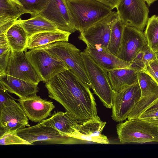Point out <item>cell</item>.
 I'll return each instance as SVG.
<instances>
[{
	"label": "cell",
	"instance_id": "cell-1",
	"mask_svg": "<svg viewBox=\"0 0 158 158\" xmlns=\"http://www.w3.org/2000/svg\"><path fill=\"white\" fill-rule=\"evenodd\" d=\"M48 96L61 105L79 122L100 118L90 88L69 70L57 74L45 83Z\"/></svg>",
	"mask_w": 158,
	"mask_h": 158
},
{
	"label": "cell",
	"instance_id": "cell-2",
	"mask_svg": "<svg viewBox=\"0 0 158 158\" xmlns=\"http://www.w3.org/2000/svg\"><path fill=\"white\" fill-rule=\"evenodd\" d=\"M71 22L81 33L104 18L112 10L95 0H65Z\"/></svg>",
	"mask_w": 158,
	"mask_h": 158
},
{
	"label": "cell",
	"instance_id": "cell-3",
	"mask_svg": "<svg viewBox=\"0 0 158 158\" xmlns=\"http://www.w3.org/2000/svg\"><path fill=\"white\" fill-rule=\"evenodd\" d=\"M44 49L64 62L83 83L93 89L81 50L68 42L60 41L37 48Z\"/></svg>",
	"mask_w": 158,
	"mask_h": 158
},
{
	"label": "cell",
	"instance_id": "cell-4",
	"mask_svg": "<svg viewBox=\"0 0 158 158\" xmlns=\"http://www.w3.org/2000/svg\"><path fill=\"white\" fill-rule=\"evenodd\" d=\"M116 131L122 144L158 142V127L138 118L119 123Z\"/></svg>",
	"mask_w": 158,
	"mask_h": 158
},
{
	"label": "cell",
	"instance_id": "cell-5",
	"mask_svg": "<svg viewBox=\"0 0 158 158\" xmlns=\"http://www.w3.org/2000/svg\"><path fill=\"white\" fill-rule=\"evenodd\" d=\"M18 135L31 145L36 142L50 144H72L83 143L84 141L64 135L44 120L35 125L17 131Z\"/></svg>",
	"mask_w": 158,
	"mask_h": 158
},
{
	"label": "cell",
	"instance_id": "cell-6",
	"mask_svg": "<svg viewBox=\"0 0 158 158\" xmlns=\"http://www.w3.org/2000/svg\"><path fill=\"white\" fill-rule=\"evenodd\" d=\"M86 71L92 85L94 94L107 108L112 109L114 91L110 83L107 72L97 64L84 52H81Z\"/></svg>",
	"mask_w": 158,
	"mask_h": 158
},
{
	"label": "cell",
	"instance_id": "cell-7",
	"mask_svg": "<svg viewBox=\"0 0 158 158\" xmlns=\"http://www.w3.org/2000/svg\"><path fill=\"white\" fill-rule=\"evenodd\" d=\"M25 54L40 81L44 83L60 73L69 70L64 62L44 49L36 48L25 52Z\"/></svg>",
	"mask_w": 158,
	"mask_h": 158
},
{
	"label": "cell",
	"instance_id": "cell-8",
	"mask_svg": "<svg viewBox=\"0 0 158 158\" xmlns=\"http://www.w3.org/2000/svg\"><path fill=\"white\" fill-rule=\"evenodd\" d=\"M116 8L124 25L143 31L149 12L144 0H120Z\"/></svg>",
	"mask_w": 158,
	"mask_h": 158
},
{
	"label": "cell",
	"instance_id": "cell-9",
	"mask_svg": "<svg viewBox=\"0 0 158 158\" xmlns=\"http://www.w3.org/2000/svg\"><path fill=\"white\" fill-rule=\"evenodd\" d=\"M141 92L138 82L118 92L114 91L112 119L121 122L127 118L140 99Z\"/></svg>",
	"mask_w": 158,
	"mask_h": 158
},
{
	"label": "cell",
	"instance_id": "cell-10",
	"mask_svg": "<svg viewBox=\"0 0 158 158\" xmlns=\"http://www.w3.org/2000/svg\"><path fill=\"white\" fill-rule=\"evenodd\" d=\"M120 19L115 11L107 16L80 33L78 38L94 46L108 47L111 30L114 24Z\"/></svg>",
	"mask_w": 158,
	"mask_h": 158
},
{
	"label": "cell",
	"instance_id": "cell-11",
	"mask_svg": "<svg viewBox=\"0 0 158 158\" xmlns=\"http://www.w3.org/2000/svg\"><path fill=\"white\" fill-rule=\"evenodd\" d=\"M148 45L144 33L135 27L125 25L117 57L132 63L137 54Z\"/></svg>",
	"mask_w": 158,
	"mask_h": 158
},
{
	"label": "cell",
	"instance_id": "cell-12",
	"mask_svg": "<svg viewBox=\"0 0 158 158\" xmlns=\"http://www.w3.org/2000/svg\"><path fill=\"white\" fill-rule=\"evenodd\" d=\"M141 92L140 100L128 115V119L138 118L140 115L158 98V84L148 74L137 73Z\"/></svg>",
	"mask_w": 158,
	"mask_h": 158
},
{
	"label": "cell",
	"instance_id": "cell-13",
	"mask_svg": "<svg viewBox=\"0 0 158 158\" xmlns=\"http://www.w3.org/2000/svg\"><path fill=\"white\" fill-rule=\"evenodd\" d=\"M24 52L12 50L6 69V75L37 85L40 81Z\"/></svg>",
	"mask_w": 158,
	"mask_h": 158
},
{
	"label": "cell",
	"instance_id": "cell-14",
	"mask_svg": "<svg viewBox=\"0 0 158 158\" xmlns=\"http://www.w3.org/2000/svg\"><path fill=\"white\" fill-rule=\"evenodd\" d=\"M10 100L0 109V131H18L29 127L28 118L19 103Z\"/></svg>",
	"mask_w": 158,
	"mask_h": 158
},
{
	"label": "cell",
	"instance_id": "cell-15",
	"mask_svg": "<svg viewBox=\"0 0 158 158\" xmlns=\"http://www.w3.org/2000/svg\"><path fill=\"white\" fill-rule=\"evenodd\" d=\"M38 15L51 22L59 30L72 33L77 31L71 22L65 0H49Z\"/></svg>",
	"mask_w": 158,
	"mask_h": 158
},
{
	"label": "cell",
	"instance_id": "cell-16",
	"mask_svg": "<svg viewBox=\"0 0 158 158\" xmlns=\"http://www.w3.org/2000/svg\"><path fill=\"white\" fill-rule=\"evenodd\" d=\"M17 100L28 118L35 123L47 119L55 108L52 102L42 99L36 94Z\"/></svg>",
	"mask_w": 158,
	"mask_h": 158
},
{
	"label": "cell",
	"instance_id": "cell-17",
	"mask_svg": "<svg viewBox=\"0 0 158 158\" xmlns=\"http://www.w3.org/2000/svg\"><path fill=\"white\" fill-rule=\"evenodd\" d=\"M86 45L84 52L102 69L107 72L115 69L130 68L131 63L124 61L114 55L108 48L92 46L84 40Z\"/></svg>",
	"mask_w": 158,
	"mask_h": 158
},
{
	"label": "cell",
	"instance_id": "cell-18",
	"mask_svg": "<svg viewBox=\"0 0 158 158\" xmlns=\"http://www.w3.org/2000/svg\"><path fill=\"white\" fill-rule=\"evenodd\" d=\"M106 123L100 118L80 122L75 133L71 137L84 141L109 144L110 142L107 136L102 134Z\"/></svg>",
	"mask_w": 158,
	"mask_h": 158
},
{
	"label": "cell",
	"instance_id": "cell-19",
	"mask_svg": "<svg viewBox=\"0 0 158 158\" xmlns=\"http://www.w3.org/2000/svg\"><path fill=\"white\" fill-rule=\"evenodd\" d=\"M27 13L18 0H0V34H6L19 17Z\"/></svg>",
	"mask_w": 158,
	"mask_h": 158
},
{
	"label": "cell",
	"instance_id": "cell-20",
	"mask_svg": "<svg viewBox=\"0 0 158 158\" xmlns=\"http://www.w3.org/2000/svg\"><path fill=\"white\" fill-rule=\"evenodd\" d=\"M0 81L8 92L15 94L19 98H24L35 94L39 91L37 85L6 75L0 78Z\"/></svg>",
	"mask_w": 158,
	"mask_h": 158
},
{
	"label": "cell",
	"instance_id": "cell-21",
	"mask_svg": "<svg viewBox=\"0 0 158 158\" xmlns=\"http://www.w3.org/2000/svg\"><path fill=\"white\" fill-rule=\"evenodd\" d=\"M136 70L129 68L118 69L107 72L113 91L118 92L138 82Z\"/></svg>",
	"mask_w": 158,
	"mask_h": 158
},
{
	"label": "cell",
	"instance_id": "cell-22",
	"mask_svg": "<svg viewBox=\"0 0 158 158\" xmlns=\"http://www.w3.org/2000/svg\"><path fill=\"white\" fill-rule=\"evenodd\" d=\"M44 120L62 135L70 137L74 134L80 122L67 111H55L50 117Z\"/></svg>",
	"mask_w": 158,
	"mask_h": 158
},
{
	"label": "cell",
	"instance_id": "cell-23",
	"mask_svg": "<svg viewBox=\"0 0 158 158\" xmlns=\"http://www.w3.org/2000/svg\"><path fill=\"white\" fill-rule=\"evenodd\" d=\"M72 33L58 29L35 34L28 38L27 48L31 49L58 41L68 42Z\"/></svg>",
	"mask_w": 158,
	"mask_h": 158
},
{
	"label": "cell",
	"instance_id": "cell-24",
	"mask_svg": "<svg viewBox=\"0 0 158 158\" xmlns=\"http://www.w3.org/2000/svg\"><path fill=\"white\" fill-rule=\"evenodd\" d=\"M6 35L12 50L27 52L28 37L19 19L7 30Z\"/></svg>",
	"mask_w": 158,
	"mask_h": 158
},
{
	"label": "cell",
	"instance_id": "cell-25",
	"mask_svg": "<svg viewBox=\"0 0 158 158\" xmlns=\"http://www.w3.org/2000/svg\"><path fill=\"white\" fill-rule=\"evenodd\" d=\"M19 19L28 38L37 33L58 29L52 23L40 15L27 19Z\"/></svg>",
	"mask_w": 158,
	"mask_h": 158
},
{
	"label": "cell",
	"instance_id": "cell-26",
	"mask_svg": "<svg viewBox=\"0 0 158 158\" xmlns=\"http://www.w3.org/2000/svg\"><path fill=\"white\" fill-rule=\"evenodd\" d=\"M144 33L148 46L155 53L158 52V16L148 18Z\"/></svg>",
	"mask_w": 158,
	"mask_h": 158
},
{
	"label": "cell",
	"instance_id": "cell-27",
	"mask_svg": "<svg viewBox=\"0 0 158 158\" xmlns=\"http://www.w3.org/2000/svg\"><path fill=\"white\" fill-rule=\"evenodd\" d=\"M125 26L120 19L114 24L111 29L107 48L116 56L120 46Z\"/></svg>",
	"mask_w": 158,
	"mask_h": 158
},
{
	"label": "cell",
	"instance_id": "cell-28",
	"mask_svg": "<svg viewBox=\"0 0 158 158\" xmlns=\"http://www.w3.org/2000/svg\"><path fill=\"white\" fill-rule=\"evenodd\" d=\"M31 17L38 15L46 6L49 0H18Z\"/></svg>",
	"mask_w": 158,
	"mask_h": 158
},
{
	"label": "cell",
	"instance_id": "cell-29",
	"mask_svg": "<svg viewBox=\"0 0 158 158\" xmlns=\"http://www.w3.org/2000/svg\"><path fill=\"white\" fill-rule=\"evenodd\" d=\"M16 130L0 131V144L6 145L14 144L32 145L19 136Z\"/></svg>",
	"mask_w": 158,
	"mask_h": 158
},
{
	"label": "cell",
	"instance_id": "cell-30",
	"mask_svg": "<svg viewBox=\"0 0 158 158\" xmlns=\"http://www.w3.org/2000/svg\"><path fill=\"white\" fill-rule=\"evenodd\" d=\"M138 118L158 127V98L147 107Z\"/></svg>",
	"mask_w": 158,
	"mask_h": 158
},
{
	"label": "cell",
	"instance_id": "cell-31",
	"mask_svg": "<svg viewBox=\"0 0 158 158\" xmlns=\"http://www.w3.org/2000/svg\"><path fill=\"white\" fill-rule=\"evenodd\" d=\"M11 51L9 44L0 45V78L6 75V68Z\"/></svg>",
	"mask_w": 158,
	"mask_h": 158
},
{
	"label": "cell",
	"instance_id": "cell-32",
	"mask_svg": "<svg viewBox=\"0 0 158 158\" xmlns=\"http://www.w3.org/2000/svg\"><path fill=\"white\" fill-rule=\"evenodd\" d=\"M143 72L148 74L158 84V60L156 59L149 63Z\"/></svg>",
	"mask_w": 158,
	"mask_h": 158
},
{
	"label": "cell",
	"instance_id": "cell-33",
	"mask_svg": "<svg viewBox=\"0 0 158 158\" xmlns=\"http://www.w3.org/2000/svg\"><path fill=\"white\" fill-rule=\"evenodd\" d=\"M143 56V51L139 52L133 60L130 68L135 69L138 72H143L145 68Z\"/></svg>",
	"mask_w": 158,
	"mask_h": 158
},
{
	"label": "cell",
	"instance_id": "cell-34",
	"mask_svg": "<svg viewBox=\"0 0 158 158\" xmlns=\"http://www.w3.org/2000/svg\"><path fill=\"white\" fill-rule=\"evenodd\" d=\"M8 92L4 85L0 81V109L4 107L10 100H16Z\"/></svg>",
	"mask_w": 158,
	"mask_h": 158
},
{
	"label": "cell",
	"instance_id": "cell-35",
	"mask_svg": "<svg viewBox=\"0 0 158 158\" xmlns=\"http://www.w3.org/2000/svg\"><path fill=\"white\" fill-rule=\"evenodd\" d=\"M143 60L146 66L150 62L157 59L156 53L153 51L148 46L143 50Z\"/></svg>",
	"mask_w": 158,
	"mask_h": 158
},
{
	"label": "cell",
	"instance_id": "cell-36",
	"mask_svg": "<svg viewBox=\"0 0 158 158\" xmlns=\"http://www.w3.org/2000/svg\"><path fill=\"white\" fill-rule=\"evenodd\" d=\"M110 7L112 10L116 8L120 0H95Z\"/></svg>",
	"mask_w": 158,
	"mask_h": 158
},
{
	"label": "cell",
	"instance_id": "cell-37",
	"mask_svg": "<svg viewBox=\"0 0 158 158\" xmlns=\"http://www.w3.org/2000/svg\"><path fill=\"white\" fill-rule=\"evenodd\" d=\"M149 6L157 0H144Z\"/></svg>",
	"mask_w": 158,
	"mask_h": 158
},
{
	"label": "cell",
	"instance_id": "cell-38",
	"mask_svg": "<svg viewBox=\"0 0 158 158\" xmlns=\"http://www.w3.org/2000/svg\"><path fill=\"white\" fill-rule=\"evenodd\" d=\"M157 55V59L158 60V52L156 53Z\"/></svg>",
	"mask_w": 158,
	"mask_h": 158
}]
</instances>
